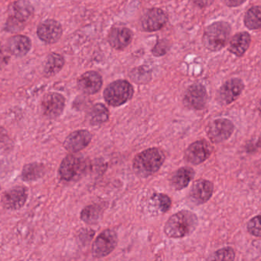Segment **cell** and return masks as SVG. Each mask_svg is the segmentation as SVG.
Instances as JSON below:
<instances>
[{
	"label": "cell",
	"mask_w": 261,
	"mask_h": 261,
	"mask_svg": "<svg viewBox=\"0 0 261 261\" xmlns=\"http://www.w3.org/2000/svg\"><path fill=\"white\" fill-rule=\"evenodd\" d=\"M109 116V111L105 105L96 103L88 113V120L93 126H99L108 121Z\"/></svg>",
	"instance_id": "24"
},
{
	"label": "cell",
	"mask_w": 261,
	"mask_h": 261,
	"mask_svg": "<svg viewBox=\"0 0 261 261\" xmlns=\"http://www.w3.org/2000/svg\"><path fill=\"white\" fill-rule=\"evenodd\" d=\"M31 41L27 36H13L7 42V49L16 57L25 56L31 49Z\"/></svg>",
	"instance_id": "20"
},
{
	"label": "cell",
	"mask_w": 261,
	"mask_h": 261,
	"mask_svg": "<svg viewBox=\"0 0 261 261\" xmlns=\"http://www.w3.org/2000/svg\"><path fill=\"white\" fill-rule=\"evenodd\" d=\"M117 235L114 230H105L98 235L93 244V256L102 258L108 256L117 247Z\"/></svg>",
	"instance_id": "6"
},
{
	"label": "cell",
	"mask_w": 261,
	"mask_h": 261,
	"mask_svg": "<svg viewBox=\"0 0 261 261\" xmlns=\"http://www.w3.org/2000/svg\"><path fill=\"white\" fill-rule=\"evenodd\" d=\"M132 85L124 80L116 81L108 85L103 93V97L108 105L119 107L130 100L134 95Z\"/></svg>",
	"instance_id": "4"
},
{
	"label": "cell",
	"mask_w": 261,
	"mask_h": 261,
	"mask_svg": "<svg viewBox=\"0 0 261 261\" xmlns=\"http://www.w3.org/2000/svg\"><path fill=\"white\" fill-rule=\"evenodd\" d=\"M167 16L160 9L148 10L142 18V27L147 32H155L161 30L167 22Z\"/></svg>",
	"instance_id": "16"
},
{
	"label": "cell",
	"mask_w": 261,
	"mask_h": 261,
	"mask_svg": "<svg viewBox=\"0 0 261 261\" xmlns=\"http://www.w3.org/2000/svg\"><path fill=\"white\" fill-rule=\"evenodd\" d=\"M33 8L30 3L25 0H20L13 4L10 8V16L9 22L13 25L11 30H14L15 27L18 30L17 25H21L24 22L28 20L33 14Z\"/></svg>",
	"instance_id": "14"
},
{
	"label": "cell",
	"mask_w": 261,
	"mask_h": 261,
	"mask_svg": "<svg viewBox=\"0 0 261 261\" xmlns=\"http://www.w3.org/2000/svg\"><path fill=\"white\" fill-rule=\"evenodd\" d=\"M213 1L214 0H193L195 5L201 7V8L209 7L213 3Z\"/></svg>",
	"instance_id": "33"
},
{
	"label": "cell",
	"mask_w": 261,
	"mask_h": 261,
	"mask_svg": "<svg viewBox=\"0 0 261 261\" xmlns=\"http://www.w3.org/2000/svg\"><path fill=\"white\" fill-rule=\"evenodd\" d=\"M86 169V161L82 156L69 155L62 160L59 173L61 179L70 181L80 176Z\"/></svg>",
	"instance_id": "5"
},
{
	"label": "cell",
	"mask_w": 261,
	"mask_h": 261,
	"mask_svg": "<svg viewBox=\"0 0 261 261\" xmlns=\"http://www.w3.org/2000/svg\"><path fill=\"white\" fill-rule=\"evenodd\" d=\"M65 65V59L57 53H51L47 58L44 65V73L48 77L58 74Z\"/></svg>",
	"instance_id": "25"
},
{
	"label": "cell",
	"mask_w": 261,
	"mask_h": 261,
	"mask_svg": "<svg viewBox=\"0 0 261 261\" xmlns=\"http://www.w3.org/2000/svg\"><path fill=\"white\" fill-rule=\"evenodd\" d=\"M195 171L190 167H182L176 171L172 175L171 184L176 190H181L189 186L193 179Z\"/></svg>",
	"instance_id": "22"
},
{
	"label": "cell",
	"mask_w": 261,
	"mask_h": 261,
	"mask_svg": "<svg viewBox=\"0 0 261 261\" xmlns=\"http://www.w3.org/2000/svg\"><path fill=\"white\" fill-rule=\"evenodd\" d=\"M133 39L132 32L126 28H114L108 36L110 45L117 50L123 49L130 44Z\"/></svg>",
	"instance_id": "19"
},
{
	"label": "cell",
	"mask_w": 261,
	"mask_h": 261,
	"mask_svg": "<svg viewBox=\"0 0 261 261\" xmlns=\"http://www.w3.org/2000/svg\"><path fill=\"white\" fill-rule=\"evenodd\" d=\"M259 112L261 113V100H260V102H259Z\"/></svg>",
	"instance_id": "35"
},
{
	"label": "cell",
	"mask_w": 261,
	"mask_h": 261,
	"mask_svg": "<svg viewBox=\"0 0 261 261\" xmlns=\"http://www.w3.org/2000/svg\"><path fill=\"white\" fill-rule=\"evenodd\" d=\"M234 126L230 120L218 119L212 121L207 126V137L213 143H221L230 138Z\"/></svg>",
	"instance_id": "7"
},
{
	"label": "cell",
	"mask_w": 261,
	"mask_h": 261,
	"mask_svg": "<svg viewBox=\"0 0 261 261\" xmlns=\"http://www.w3.org/2000/svg\"><path fill=\"white\" fill-rule=\"evenodd\" d=\"M247 230L250 234L261 238V215H257L247 223Z\"/></svg>",
	"instance_id": "30"
},
{
	"label": "cell",
	"mask_w": 261,
	"mask_h": 261,
	"mask_svg": "<svg viewBox=\"0 0 261 261\" xmlns=\"http://www.w3.org/2000/svg\"><path fill=\"white\" fill-rule=\"evenodd\" d=\"M103 85L101 76L96 71H88L82 74L77 81L79 89L86 94H96Z\"/></svg>",
	"instance_id": "17"
},
{
	"label": "cell",
	"mask_w": 261,
	"mask_h": 261,
	"mask_svg": "<svg viewBox=\"0 0 261 261\" xmlns=\"http://www.w3.org/2000/svg\"><path fill=\"white\" fill-rule=\"evenodd\" d=\"M226 5L230 7H237L242 5L246 0H224Z\"/></svg>",
	"instance_id": "32"
},
{
	"label": "cell",
	"mask_w": 261,
	"mask_h": 261,
	"mask_svg": "<svg viewBox=\"0 0 261 261\" xmlns=\"http://www.w3.org/2000/svg\"><path fill=\"white\" fill-rule=\"evenodd\" d=\"M65 106V97L58 93H49L42 99V112L45 117L49 119L59 117L63 112Z\"/></svg>",
	"instance_id": "10"
},
{
	"label": "cell",
	"mask_w": 261,
	"mask_h": 261,
	"mask_svg": "<svg viewBox=\"0 0 261 261\" xmlns=\"http://www.w3.org/2000/svg\"><path fill=\"white\" fill-rule=\"evenodd\" d=\"M165 155L158 148H150L140 152L133 163L134 172L141 177H147L155 173L163 166Z\"/></svg>",
	"instance_id": "2"
},
{
	"label": "cell",
	"mask_w": 261,
	"mask_h": 261,
	"mask_svg": "<svg viewBox=\"0 0 261 261\" xmlns=\"http://www.w3.org/2000/svg\"><path fill=\"white\" fill-rule=\"evenodd\" d=\"M256 146L261 147V135L260 137H259V139H258L257 143H256Z\"/></svg>",
	"instance_id": "34"
},
{
	"label": "cell",
	"mask_w": 261,
	"mask_h": 261,
	"mask_svg": "<svg viewBox=\"0 0 261 261\" xmlns=\"http://www.w3.org/2000/svg\"><path fill=\"white\" fill-rule=\"evenodd\" d=\"M45 166L41 163H30L24 166L22 172V180L25 181H33L39 179L45 173Z\"/></svg>",
	"instance_id": "26"
},
{
	"label": "cell",
	"mask_w": 261,
	"mask_h": 261,
	"mask_svg": "<svg viewBox=\"0 0 261 261\" xmlns=\"http://www.w3.org/2000/svg\"><path fill=\"white\" fill-rule=\"evenodd\" d=\"M244 88V83L241 79H230L226 82L220 88L218 100L223 105L231 103L241 95Z\"/></svg>",
	"instance_id": "11"
},
{
	"label": "cell",
	"mask_w": 261,
	"mask_h": 261,
	"mask_svg": "<svg viewBox=\"0 0 261 261\" xmlns=\"http://www.w3.org/2000/svg\"><path fill=\"white\" fill-rule=\"evenodd\" d=\"M105 212V204H94L87 206L81 213V218L88 224H95L100 221Z\"/></svg>",
	"instance_id": "23"
},
{
	"label": "cell",
	"mask_w": 261,
	"mask_h": 261,
	"mask_svg": "<svg viewBox=\"0 0 261 261\" xmlns=\"http://www.w3.org/2000/svg\"><path fill=\"white\" fill-rule=\"evenodd\" d=\"M92 140L91 133L86 129H80L71 133L64 142V147L71 152H77L88 146Z\"/></svg>",
	"instance_id": "15"
},
{
	"label": "cell",
	"mask_w": 261,
	"mask_h": 261,
	"mask_svg": "<svg viewBox=\"0 0 261 261\" xmlns=\"http://www.w3.org/2000/svg\"><path fill=\"white\" fill-rule=\"evenodd\" d=\"M151 201L160 212L165 213L170 208L172 201L168 195L162 193H155L151 198Z\"/></svg>",
	"instance_id": "28"
},
{
	"label": "cell",
	"mask_w": 261,
	"mask_h": 261,
	"mask_svg": "<svg viewBox=\"0 0 261 261\" xmlns=\"http://www.w3.org/2000/svg\"><path fill=\"white\" fill-rule=\"evenodd\" d=\"M27 198V189L22 186H16L4 193L3 203L4 207L9 210H18L25 204Z\"/></svg>",
	"instance_id": "13"
},
{
	"label": "cell",
	"mask_w": 261,
	"mask_h": 261,
	"mask_svg": "<svg viewBox=\"0 0 261 261\" xmlns=\"http://www.w3.org/2000/svg\"><path fill=\"white\" fill-rule=\"evenodd\" d=\"M234 250L231 247H224L215 252L213 256L211 257L212 259L216 260H233L234 259Z\"/></svg>",
	"instance_id": "29"
},
{
	"label": "cell",
	"mask_w": 261,
	"mask_h": 261,
	"mask_svg": "<svg viewBox=\"0 0 261 261\" xmlns=\"http://www.w3.org/2000/svg\"><path fill=\"white\" fill-rule=\"evenodd\" d=\"M198 225V218L195 214L184 210L170 217L164 227L165 233L169 238H184L192 233Z\"/></svg>",
	"instance_id": "1"
},
{
	"label": "cell",
	"mask_w": 261,
	"mask_h": 261,
	"mask_svg": "<svg viewBox=\"0 0 261 261\" xmlns=\"http://www.w3.org/2000/svg\"><path fill=\"white\" fill-rule=\"evenodd\" d=\"M169 48H170V45H169V42L166 39H163V40L159 41L157 42L156 45L152 49V54L157 57L164 56L169 51Z\"/></svg>",
	"instance_id": "31"
},
{
	"label": "cell",
	"mask_w": 261,
	"mask_h": 261,
	"mask_svg": "<svg viewBox=\"0 0 261 261\" xmlns=\"http://www.w3.org/2000/svg\"><path fill=\"white\" fill-rule=\"evenodd\" d=\"M213 148L204 140H198L192 143L186 151L185 157L189 163L194 165L201 164L212 154Z\"/></svg>",
	"instance_id": "8"
},
{
	"label": "cell",
	"mask_w": 261,
	"mask_h": 261,
	"mask_svg": "<svg viewBox=\"0 0 261 261\" xmlns=\"http://www.w3.org/2000/svg\"><path fill=\"white\" fill-rule=\"evenodd\" d=\"M230 31V25L227 22H215L204 30L203 44L210 51H220L228 42Z\"/></svg>",
	"instance_id": "3"
},
{
	"label": "cell",
	"mask_w": 261,
	"mask_h": 261,
	"mask_svg": "<svg viewBox=\"0 0 261 261\" xmlns=\"http://www.w3.org/2000/svg\"><path fill=\"white\" fill-rule=\"evenodd\" d=\"M214 192V185L208 180L200 179L195 181L190 191V197L198 204L207 202Z\"/></svg>",
	"instance_id": "18"
},
{
	"label": "cell",
	"mask_w": 261,
	"mask_h": 261,
	"mask_svg": "<svg viewBox=\"0 0 261 261\" xmlns=\"http://www.w3.org/2000/svg\"><path fill=\"white\" fill-rule=\"evenodd\" d=\"M37 34L43 42L48 44L56 43L62 37V25L57 21L48 19L38 27Z\"/></svg>",
	"instance_id": "12"
},
{
	"label": "cell",
	"mask_w": 261,
	"mask_h": 261,
	"mask_svg": "<svg viewBox=\"0 0 261 261\" xmlns=\"http://www.w3.org/2000/svg\"><path fill=\"white\" fill-rule=\"evenodd\" d=\"M250 44V36L247 33L235 35L230 42L229 51L238 57H241L248 49Z\"/></svg>",
	"instance_id": "21"
},
{
	"label": "cell",
	"mask_w": 261,
	"mask_h": 261,
	"mask_svg": "<svg viewBox=\"0 0 261 261\" xmlns=\"http://www.w3.org/2000/svg\"><path fill=\"white\" fill-rule=\"evenodd\" d=\"M244 24L249 30H257L261 27V7H253L246 13Z\"/></svg>",
	"instance_id": "27"
},
{
	"label": "cell",
	"mask_w": 261,
	"mask_h": 261,
	"mask_svg": "<svg viewBox=\"0 0 261 261\" xmlns=\"http://www.w3.org/2000/svg\"><path fill=\"white\" fill-rule=\"evenodd\" d=\"M207 100V94L205 88L201 84L191 85L184 96L185 105L193 110H202Z\"/></svg>",
	"instance_id": "9"
}]
</instances>
